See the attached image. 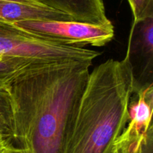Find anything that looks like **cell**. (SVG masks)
Here are the masks:
<instances>
[{"label": "cell", "mask_w": 153, "mask_h": 153, "mask_svg": "<svg viewBox=\"0 0 153 153\" xmlns=\"http://www.w3.org/2000/svg\"><path fill=\"white\" fill-rule=\"evenodd\" d=\"M0 1H16V2L25 3V4H32V5H38V6H43L39 2H37L35 0H0Z\"/></svg>", "instance_id": "13"}, {"label": "cell", "mask_w": 153, "mask_h": 153, "mask_svg": "<svg viewBox=\"0 0 153 153\" xmlns=\"http://www.w3.org/2000/svg\"><path fill=\"white\" fill-rule=\"evenodd\" d=\"M4 153H25L24 151L22 150L20 148L16 147L15 146H10V148L7 149V150L4 152Z\"/></svg>", "instance_id": "14"}, {"label": "cell", "mask_w": 153, "mask_h": 153, "mask_svg": "<svg viewBox=\"0 0 153 153\" xmlns=\"http://www.w3.org/2000/svg\"><path fill=\"white\" fill-rule=\"evenodd\" d=\"M92 64L39 61L12 79L5 89L11 102L16 147L25 153H64Z\"/></svg>", "instance_id": "1"}, {"label": "cell", "mask_w": 153, "mask_h": 153, "mask_svg": "<svg viewBox=\"0 0 153 153\" xmlns=\"http://www.w3.org/2000/svg\"><path fill=\"white\" fill-rule=\"evenodd\" d=\"M133 16L132 25L153 16V0H127Z\"/></svg>", "instance_id": "11"}, {"label": "cell", "mask_w": 153, "mask_h": 153, "mask_svg": "<svg viewBox=\"0 0 153 153\" xmlns=\"http://www.w3.org/2000/svg\"><path fill=\"white\" fill-rule=\"evenodd\" d=\"M12 146H14V145L0 136V153H4L8 148Z\"/></svg>", "instance_id": "12"}, {"label": "cell", "mask_w": 153, "mask_h": 153, "mask_svg": "<svg viewBox=\"0 0 153 153\" xmlns=\"http://www.w3.org/2000/svg\"><path fill=\"white\" fill-rule=\"evenodd\" d=\"M42 5L69 15L73 21L85 23H108L103 0H35Z\"/></svg>", "instance_id": "6"}, {"label": "cell", "mask_w": 153, "mask_h": 153, "mask_svg": "<svg viewBox=\"0 0 153 153\" xmlns=\"http://www.w3.org/2000/svg\"><path fill=\"white\" fill-rule=\"evenodd\" d=\"M13 24L39 38L79 48L88 45L103 46L114 37L111 22L96 25L76 21L30 20Z\"/></svg>", "instance_id": "4"}, {"label": "cell", "mask_w": 153, "mask_h": 153, "mask_svg": "<svg viewBox=\"0 0 153 153\" xmlns=\"http://www.w3.org/2000/svg\"><path fill=\"white\" fill-rule=\"evenodd\" d=\"M135 92L133 67L124 59H108L90 73L70 123L64 153H112L128 122Z\"/></svg>", "instance_id": "2"}, {"label": "cell", "mask_w": 153, "mask_h": 153, "mask_svg": "<svg viewBox=\"0 0 153 153\" xmlns=\"http://www.w3.org/2000/svg\"><path fill=\"white\" fill-rule=\"evenodd\" d=\"M100 55L92 49L49 42L20 29L13 23L0 21V57L93 63Z\"/></svg>", "instance_id": "3"}, {"label": "cell", "mask_w": 153, "mask_h": 153, "mask_svg": "<svg viewBox=\"0 0 153 153\" xmlns=\"http://www.w3.org/2000/svg\"><path fill=\"white\" fill-rule=\"evenodd\" d=\"M73 21L69 15L46 6L0 1V21L16 23L22 21Z\"/></svg>", "instance_id": "7"}, {"label": "cell", "mask_w": 153, "mask_h": 153, "mask_svg": "<svg viewBox=\"0 0 153 153\" xmlns=\"http://www.w3.org/2000/svg\"><path fill=\"white\" fill-rule=\"evenodd\" d=\"M40 60L13 57H0V90L5 89L12 79L22 70Z\"/></svg>", "instance_id": "9"}, {"label": "cell", "mask_w": 153, "mask_h": 153, "mask_svg": "<svg viewBox=\"0 0 153 153\" xmlns=\"http://www.w3.org/2000/svg\"><path fill=\"white\" fill-rule=\"evenodd\" d=\"M128 108V122L114 141L112 153H153L152 84L135 90Z\"/></svg>", "instance_id": "5"}, {"label": "cell", "mask_w": 153, "mask_h": 153, "mask_svg": "<svg viewBox=\"0 0 153 153\" xmlns=\"http://www.w3.org/2000/svg\"><path fill=\"white\" fill-rule=\"evenodd\" d=\"M0 136L13 145L14 130L11 102L6 89L0 90Z\"/></svg>", "instance_id": "10"}, {"label": "cell", "mask_w": 153, "mask_h": 153, "mask_svg": "<svg viewBox=\"0 0 153 153\" xmlns=\"http://www.w3.org/2000/svg\"><path fill=\"white\" fill-rule=\"evenodd\" d=\"M129 39L134 42L128 43L127 53L130 55L138 54L144 63V78L152 76L153 64V16L131 26Z\"/></svg>", "instance_id": "8"}]
</instances>
